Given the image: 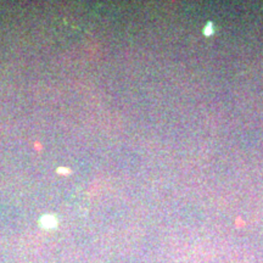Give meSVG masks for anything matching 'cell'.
Here are the masks:
<instances>
[{
    "instance_id": "1",
    "label": "cell",
    "mask_w": 263,
    "mask_h": 263,
    "mask_svg": "<svg viewBox=\"0 0 263 263\" xmlns=\"http://www.w3.org/2000/svg\"><path fill=\"white\" fill-rule=\"evenodd\" d=\"M43 223H45V227H51V226H54L55 224V219L52 218V217H50V216H47V217H44V218H43V221H42Z\"/></svg>"
}]
</instances>
